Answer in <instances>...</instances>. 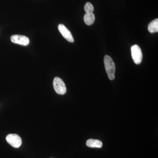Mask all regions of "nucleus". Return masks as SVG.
Masks as SVG:
<instances>
[{
    "instance_id": "f257e3e1",
    "label": "nucleus",
    "mask_w": 158,
    "mask_h": 158,
    "mask_svg": "<svg viewBox=\"0 0 158 158\" xmlns=\"http://www.w3.org/2000/svg\"><path fill=\"white\" fill-rule=\"evenodd\" d=\"M105 69L107 74L110 80H113L115 79V70L116 67L113 59L110 56L106 55L104 59Z\"/></svg>"
},
{
    "instance_id": "f03ea898",
    "label": "nucleus",
    "mask_w": 158,
    "mask_h": 158,
    "mask_svg": "<svg viewBox=\"0 0 158 158\" xmlns=\"http://www.w3.org/2000/svg\"><path fill=\"white\" fill-rule=\"evenodd\" d=\"M53 85L55 91L59 94H64L66 92V86L62 79L56 77L54 79Z\"/></svg>"
},
{
    "instance_id": "7ed1b4c3",
    "label": "nucleus",
    "mask_w": 158,
    "mask_h": 158,
    "mask_svg": "<svg viewBox=\"0 0 158 158\" xmlns=\"http://www.w3.org/2000/svg\"><path fill=\"white\" fill-rule=\"evenodd\" d=\"M132 58L136 64H139L142 61L143 55L142 51L139 46L135 44L131 48Z\"/></svg>"
},
{
    "instance_id": "20e7f679",
    "label": "nucleus",
    "mask_w": 158,
    "mask_h": 158,
    "mask_svg": "<svg viewBox=\"0 0 158 158\" xmlns=\"http://www.w3.org/2000/svg\"><path fill=\"white\" fill-rule=\"evenodd\" d=\"M6 140L12 147L18 148L21 145L22 141L19 136L16 134H9L7 136Z\"/></svg>"
},
{
    "instance_id": "39448f33",
    "label": "nucleus",
    "mask_w": 158,
    "mask_h": 158,
    "mask_svg": "<svg viewBox=\"0 0 158 158\" xmlns=\"http://www.w3.org/2000/svg\"><path fill=\"white\" fill-rule=\"evenodd\" d=\"M11 42L20 45L27 46L30 44V39L26 36L20 35H13L11 37Z\"/></svg>"
},
{
    "instance_id": "423d86ee",
    "label": "nucleus",
    "mask_w": 158,
    "mask_h": 158,
    "mask_svg": "<svg viewBox=\"0 0 158 158\" xmlns=\"http://www.w3.org/2000/svg\"><path fill=\"white\" fill-rule=\"evenodd\" d=\"M58 30L62 36L69 42H73L74 39L70 31L64 25L60 24L58 26Z\"/></svg>"
},
{
    "instance_id": "0eeeda50",
    "label": "nucleus",
    "mask_w": 158,
    "mask_h": 158,
    "mask_svg": "<svg viewBox=\"0 0 158 158\" xmlns=\"http://www.w3.org/2000/svg\"><path fill=\"white\" fill-rule=\"evenodd\" d=\"M86 145L90 148H101L102 146V143L101 141L96 139H90L86 142Z\"/></svg>"
},
{
    "instance_id": "6e6552de",
    "label": "nucleus",
    "mask_w": 158,
    "mask_h": 158,
    "mask_svg": "<svg viewBox=\"0 0 158 158\" xmlns=\"http://www.w3.org/2000/svg\"><path fill=\"white\" fill-rule=\"evenodd\" d=\"M84 20L87 25H91L95 20L94 15L93 13H86L84 15Z\"/></svg>"
},
{
    "instance_id": "1a4fd4ad",
    "label": "nucleus",
    "mask_w": 158,
    "mask_h": 158,
    "mask_svg": "<svg viewBox=\"0 0 158 158\" xmlns=\"http://www.w3.org/2000/svg\"><path fill=\"white\" fill-rule=\"evenodd\" d=\"M148 30L151 33H156L158 32V19L153 20L148 26Z\"/></svg>"
},
{
    "instance_id": "9d476101",
    "label": "nucleus",
    "mask_w": 158,
    "mask_h": 158,
    "mask_svg": "<svg viewBox=\"0 0 158 158\" xmlns=\"http://www.w3.org/2000/svg\"><path fill=\"white\" fill-rule=\"evenodd\" d=\"M84 9L86 13H93L94 8L91 3L87 2L85 4Z\"/></svg>"
}]
</instances>
